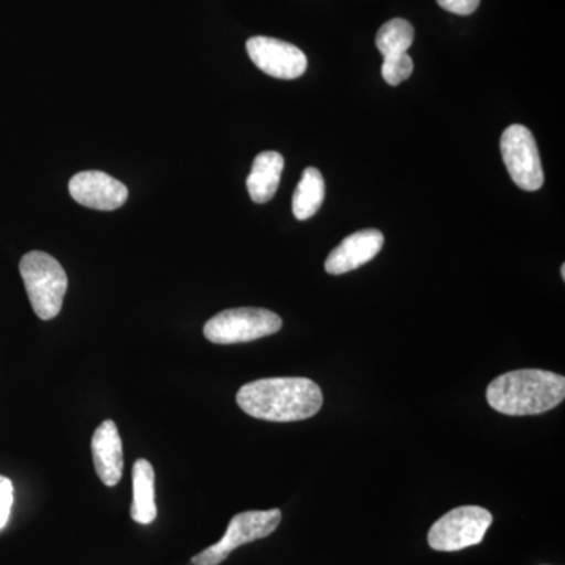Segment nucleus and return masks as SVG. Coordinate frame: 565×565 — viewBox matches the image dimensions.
Wrapping results in <instances>:
<instances>
[{
	"label": "nucleus",
	"instance_id": "1",
	"mask_svg": "<svg viewBox=\"0 0 565 565\" xmlns=\"http://www.w3.org/2000/svg\"><path fill=\"white\" fill-rule=\"evenodd\" d=\"M236 401L253 418L292 423L318 414L323 396L319 385L310 379L274 377L244 385L237 392Z\"/></svg>",
	"mask_w": 565,
	"mask_h": 565
},
{
	"label": "nucleus",
	"instance_id": "2",
	"mask_svg": "<svg viewBox=\"0 0 565 565\" xmlns=\"http://www.w3.org/2000/svg\"><path fill=\"white\" fill-rule=\"evenodd\" d=\"M565 397L563 375L542 370H520L500 375L487 388V403L509 416L541 415Z\"/></svg>",
	"mask_w": 565,
	"mask_h": 565
},
{
	"label": "nucleus",
	"instance_id": "3",
	"mask_svg": "<svg viewBox=\"0 0 565 565\" xmlns=\"http://www.w3.org/2000/svg\"><path fill=\"white\" fill-rule=\"evenodd\" d=\"M20 273L33 311L43 321L57 318L68 289V277L54 256L31 252L22 256Z\"/></svg>",
	"mask_w": 565,
	"mask_h": 565
},
{
	"label": "nucleus",
	"instance_id": "4",
	"mask_svg": "<svg viewBox=\"0 0 565 565\" xmlns=\"http://www.w3.org/2000/svg\"><path fill=\"white\" fill-rule=\"evenodd\" d=\"M282 321L274 311L263 308H234L215 315L203 333L214 344H237L259 340L280 332Z\"/></svg>",
	"mask_w": 565,
	"mask_h": 565
},
{
	"label": "nucleus",
	"instance_id": "5",
	"mask_svg": "<svg viewBox=\"0 0 565 565\" xmlns=\"http://www.w3.org/2000/svg\"><path fill=\"white\" fill-rule=\"evenodd\" d=\"M492 522L493 516L487 509L462 505L437 520L430 527L427 541L435 552H460L481 544Z\"/></svg>",
	"mask_w": 565,
	"mask_h": 565
},
{
	"label": "nucleus",
	"instance_id": "6",
	"mask_svg": "<svg viewBox=\"0 0 565 565\" xmlns=\"http://www.w3.org/2000/svg\"><path fill=\"white\" fill-rule=\"evenodd\" d=\"M281 522L280 509L270 511H248L234 515L226 533L217 544L203 550L193 556L191 565H218L226 559L234 550L239 548L259 539L269 537Z\"/></svg>",
	"mask_w": 565,
	"mask_h": 565
},
{
	"label": "nucleus",
	"instance_id": "7",
	"mask_svg": "<svg viewBox=\"0 0 565 565\" xmlns=\"http://www.w3.org/2000/svg\"><path fill=\"white\" fill-rule=\"evenodd\" d=\"M500 147L512 181L523 191H539L544 184V169L530 129L522 125L509 126L501 136Z\"/></svg>",
	"mask_w": 565,
	"mask_h": 565
},
{
	"label": "nucleus",
	"instance_id": "8",
	"mask_svg": "<svg viewBox=\"0 0 565 565\" xmlns=\"http://www.w3.org/2000/svg\"><path fill=\"white\" fill-rule=\"evenodd\" d=\"M250 61L267 76L291 81L308 68L307 55L299 47L270 36H253L247 41Z\"/></svg>",
	"mask_w": 565,
	"mask_h": 565
},
{
	"label": "nucleus",
	"instance_id": "9",
	"mask_svg": "<svg viewBox=\"0 0 565 565\" xmlns=\"http://www.w3.org/2000/svg\"><path fill=\"white\" fill-rule=\"evenodd\" d=\"M74 202L96 211H115L128 200V188L104 172H81L70 181Z\"/></svg>",
	"mask_w": 565,
	"mask_h": 565
},
{
	"label": "nucleus",
	"instance_id": "10",
	"mask_svg": "<svg viewBox=\"0 0 565 565\" xmlns=\"http://www.w3.org/2000/svg\"><path fill=\"white\" fill-rule=\"evenodd\" d=\"M385 237L379 230H363L345 237L330 252L326 262L327 274L343 275L370 263L384 247Z\"/></svg>",
	"mask_w": 565,
	"mask_h": 565
},
{
	"label": "nucleus",
	"instance_id": "11",
	"mask_svg": "<svg viewBox=\"0 0 565 565\" xmlns=\"http://www.w3.org/2000/svg\"><path fill=\"white\" fill-rule=\"evenodd\" d=\"M93 462L103 484L115 487L122 476V444L117 424L107 419L92 438Z\"/></svg>",
	"mask_w": 565,
	"mask_h": 565
},
{
	"label": "nucleus",
	"instance_id": "12",
	"mask_svg": "<svg viewBox=\"0 0 565 565\" xmlns=\"http://www.w3.org/2000/svg\"><path fill=\"white\" fill-rule=\"evenodd\" d=\"M285 159L280 152L264 151L253 161L252 172L247 178V191L253 202H270L280 185Z\"/></svg>",
	"mask_w": 565,
	"mask_h": 565
},
{
	"label": "nucleus",
	"instance_id": "13",
	"mask_svg": "<svg viewBox=\"0 0 565 565\" xmlns=\"http://www.w3.org/2000/svg\"><path fill=\"white\" fill-rule=\"evenodd\" d=\"M154 468L148 460L139 459L132 468V508L134 522L150 525L158 516L154 493Z\"/></svg>",
	"mask_w": 565,
	"mask_h": 565
},
{
	"label": "nucleus",
	"instance_id": "14",
	"mask_svg": "<svg viewBox=\"0 0 565 565\" xmlns=\"http://www.w3.org/2000/svg\"><path fill=\"white\" fill-rule=\"evenodd\" d=\"M326 196V182L318 169L305 170L302 180L292 196V212L297 221H308L322 206Z\"/></svg>",
	"mask_w": 565,
	"mask_h": 565
},
{
	"label": "nucleus",
	"instance_id": "15",
	"mask_svg": "<svg viewBox=\"0 0 565 565\" xmlns=\"http://www.w3.org/2000/svg\"><path fill=\"white\" fill-rule=\"evenodd\" d=\"M414 40V25L403 18H394L379 29L375 46L384 55V58L399 57V55L408 54Z\"/></svg>",
	"mask_w": 565,
	"mask_h": 565
},
{
	"label": "nucleus",
	"instance_id": "16",
	"mask_svg": "<svg viewBox=\"0 0 565 565\" xmlns=\"http://www.w3.org/2000/svg\"><path fill=\"white\" fill-rule=\"evenodd\" d=\"M414 73V61L411 55L403 54L399 57L384 58V65H382V76L386 84L396 85L403 84Z\"/></svg>",
	"mask_w": 565,
	"mask_h": 565
},
{
	"label": "nucleus",
	"instance_id": "17",
	"mask_svg": "<svg viewBox=\"0 0 565 565\" xmlns=\"http://www.w3.org/2000/svg\"><path fill=\"white\" fill-rule=\"evenodd\" d=\"M13 505V484L10 479L0 476V530L6 527Z\"/></svg>",
	"mask_w": 565,
	"mask_h": 565
},
{
	"label": "nucleus",
	"instance_id": "18",
	"mask_svg": "<svg viewBox=\"0 0 565 565\" xmlns=\"http://www.w3.org/2000/svg\"><path fill=\"white\" fill-rule=\"evenodd\" d=\"M441 9L449 13L459 14V17H468L478 10L481 0H437Z\"/></svg>",
	"mask_w": 565,
	"mask_h": 565
},
{
	"label": "nucleus",
	"instance_id": "19",
	"mask_svg": "<svg viewBox=\"0 0 565 565\" xmlns=\"http://www.w3.org/2000/svg\"><path fill=\"white\" fill-rule=\"evenodd\" d=\"M561 274H563V280H565V266L561 267Z\"/></svg>",
	"mask_w": 565,
	"mask_h": 565
}]
</instances>
